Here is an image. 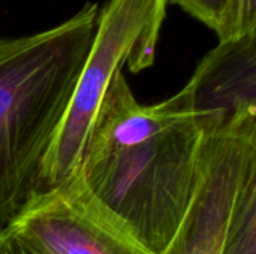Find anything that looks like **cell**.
<instances>
[{"instance_id": "obj_1", "label": "cell", "mask_w": 256, "mask_h": 254, "mask_svg": "<svg viewBox=\"0 0 256 254\" xmlns=\"http://www.w3.org/2000/svg\"><path fill=\"white\" fill-rule=\"evenodd\" d=\"M99 7L58 25L0 36V231L44 192V166L90 52Z\"/></svg>"}, {"instance_id": "obj_2", "label": "cell", "mask_w": 256, "mask_h": 254, "mask_svg": "<svg viewBox=\"0 0 256 254\" xmlns=\"http://www.w3.org/2000/svg\"><path fill=\"white\" fill-rule=\"evenodd\" d=\"M206 133L194 117L129 148L84 160L90 193L152 254H165L194 201Z\"/></svg>"}, {"instance_id": "obj_3", "label": "cell", "mask_w": 256, "mask_h": 254, "mask_svg": "<svg viewBox=\"0 0 256 254\" xmlns=\"http://www.w3.org/2000/svg\"><path fill=\"white\" fill-rule=\"evenodd\" d=\"M168 0H108L64 120L44 166V192L80 172L96 112L123 67L138 73L154 63Z\"/></svg>"}, {"instance_id": "obj_4", "label": "cell", "mask_w": 256, "mask_h": 254, "mask_svg": "<svg viewBox=\"0 0 256 254\" xmlns=\"http://www.w3.org/2000/svg\"><path fill=\"white\" fill-rule=\"evenodd\" d=\"M8 229L36 254H152L90 193L80 172L32 199Z\"/></svg>"}, {"instance_id": "obj_5", "label": "cell", "mask_w": 256, "mask_h": 254, "mask_svg": "<svg viewBox=\"0 0 256 254\" xmlns=\"http://www.w3.org/2000/svg\"><path fill=\"white\" fill-rule=\"evenodd\" d=\"M254 162L256 121L206 133L194 201L165 254H220L238 189Z\"/></svg>"}, {"instance_id": "obj_6", "label": "cell", "mask_w": 256, "mask_h": 254, "mask_svg": "<svg viewBox=\"0 0 256 254\" xmlns=\"http://www.w3.org/2000/svg\"><path fill=\"white\" fill-rule=\"evenodd\" d=\"M182 90L207 135L256 121V33L220 42Z\"/></svg>"}, {"instance_id": "obj_7", "label": "cell", "mask_w": 256, "mask_h": 254, "mask_svg": "<svg viewBox=\"0 0 256 254\" xmlns=\"http://www.w3.org/2000/svg\"><path fill=\"white\" fill-rule=\"evenodd\" d=\"M190 117L183 90L160 103L144 106L134 97L124 73L118 72L96 112L82 162L138 145Z\"/></svg>"}, {"instance_id": "obj_8", "label": "cell", "mask_w": 256, "mask_h": 254, "mask_svg": "<svg viewBox=\"0 0 256 254\" xmlns=\"http://www.w3.org/2000/svg\"><path fill=\"white\" fill-rule=\"evenodd\" d=\"M213 30L219 40L256 33V0H168Z\"/></svg>"}, {"instance_id": "obj_9", "label": "cell", "mask_w": 256, "mask_h": 254, "mask_svg": "<svg viewBox=\"0 0 256 254\" xmlns=\"http://www.w3.org/2000/svg\"><path fill=\"white\" fill-rule=\"evenodd\" d=\"M220 254H256V162L238 189Z\"/></svg>"}, {"instance_id": "obj_10", "label": "cell", "mask_w": 256, "mask_h": 254, "mask_svg": "<svg viewBox=\"0 0 256 254\" xmlns=\"http://www.w3.org/2000/svg\"><path fill=\"white\" fill-rule=\"evenodd\" d=\"M0 254H36L28 249L10 229L0 231Z\"/></svg>"}]
</instances>
